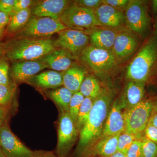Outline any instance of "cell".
Masks as SVG:
<instances>
[{"instance_id": "cell-1", "label": "cell", "mask_w": 157, "mask_h": 157, "mask_svg": "<svg viewBox=\"0 0 157 157\" xmlns=\"http://www.w3.org/2000/svg\"><path fill=\"white\" fill-rule=\"evenodd\" d=\"M113 97L112 91L103 90L101 94L94 101L89 117L79 133L76 157L82 156L93 142L101 137Z\"/></svg>"}, {"instance_id": "cell-2", "label": "cell", "mask_w": 157, "mask_h": 157, "mask_svg": "<svg viewBox=\"0 0 157 157\" xmlns=\"http://www.w3.org/2000/svg\"><path fill=\"white\" fill-rule=\"evenodd\" d=\"M157 71V28L140 47L127 68V78L132 81L146 82Z\"/></svg>"}, {"instance_id": "cell-3", "label": "cell", "mask_w": 157, "mask_h": 157, "mask_svg": "<svg viewBox=\"0 0 157 157\" xmlns=\"http://www.w3.org/2000/svg\"><path fill=\"white\" fill-rule=\"evenodd\" d=\"M56 48L50 38H17L7 44L5 54L14 63L39 60Z\"/></svg>"}, {"instance_id": "cell-4", "label": "cell", "mask_w": 157, "mask_h": 157, "mask_svg": "<svg viewBox=\"0 0 157 157\" xmlns=\"http://www.w3.org/2000/svg\"><path fill=\"white\" fill-rule=\"evenodd\" d=\"M155 102L151 99L143 100L139 104L124 113V132L145 137L144 132L150 120Z\"/></svg>"}, {"instance_id": "cell-5", "label": "cell", "mask_w": 157, "mask_h": 157, "mask_svg": "<svg viewBox=\"0 0 157 157\" xmlns=\"http://www.w3.org/2000/svg\"><path fill=\"white\" fill-rule=\"evenodd\" d=\"M126 26L128 29L139 36L148 32L151 23L147 2L141 0H130L125 9Z\"/></svg>"}, {"instance_id": "cell-6", "label": "cell", "mask_w": 157, "mask_h": 157, "mask_svg": "<svg viewBox=\"0 0 157 157\" xmlns=\"http://www.w3.org/2000/svg\"><path fill=\"white\" fill-rule=\"evenodd\" d=\"M68 29L60 21L47 17H31L26 25L17 33V38L45 39Z\"/></svg>"}, {"instance_id": "cell-7", "label": "cell", "mask_w": 157, "mask_h": 157, "mask_svg": "<svg viewBox=\"0 0 157 157\" xmlns=\"http://www.w3.org/2000/svg\"><path fill=\"white\" fill-rule=\"evenodd\" d=\"M59 21L68 29L82 31L86 34L96 28L101 27L94 11L73 5L65 10Z\"/></svg>"}, {"instance_id": "cell-8", "label": "cell", "mask_w": 157, "mask_h": 157, "mask_svg": "<svg viewBox=\"0 0 157 157\" xmlns=\"http://www.w3.org/2000/svg\"><path fill=\"white\" fill-rule=\"evenodd\" d=\"M78 58L88 67L98 73H105L112 70L118 60L111 51L92 45L85 48Z\"/></svg>"}, {"instance_id": "cell-9", "label": "cell", "mask_w": 157, "mask_h": 157, "mask_svg": "<svg viewBox=\"0 0 157 157\" xmlns=\"http://www.w3.org/2000/svg\"><path fill=\"white\" fill-rule=\"evenodd\" d=\"M76 124L69 112L62 111L58 124L57 157H67L78 136Z\"/></svg>"}, {"instance_id": "cell-10", "label": "cell", "mask_w": 157, "mask_h": 157, "mask_svg": "<svg viewBox=\"0 0 157 157\" xmlns=\"http://www.w3.org/2000/svg\"><path fill=\"white\" fill-rule=\"evenodd\" d=\"M89 42V36L84 32L68 29L59 33L54 40V45L56 48L69 51L74 57L78 58Z\"/></svg>"}, {"instance_id": "cell-11", "label": "cell", "mask_w": 157, "mask_h": 157, "mask_svg": "<svg viewBox=\"0 0 157 157\" xmlns=\"http://www.w3.org/2000/svg\"><path fill=\"white\" fill-rule=\"evenodd\" d=\"M0 147L5 157H36L38 153L25 145L6 123L3 124L0 131Z\"/></svg>"}, {"instance_id": "cell-12", "label": "cell", "mask_w": 157, "mask_h": 157, "mask_svg": "<svg viewBox=\"0 0 157 157\" xmlns=\"http://www.w3.org/2000/svg\"><path fill=\"white\" fill-rule=\"evenodd\" d=\"M139 42L136 34L123 28L118 31L111 51L117 59L126 58L136 50Z\"/></svg>"}, {"instance_id": "cell-13", "label": "cell", "mask_w": 157, "mask_h": 157, "mask_svg": "<svg viewBox=\"0 0 157 157\" xmlns=\"http://www.w3.org/2000/svg\"><path fill=\"white\" fill-rule=\"evenodd\" d=\"M94 12L101 27L119 29L126 25L124 13L121 9L102 4Z\"/></svg>"}, {"instance_id": "cell-14", "label": "cell", "mask_w": 157, "mask_h": 157, "mask_svg": "<svg viewBox=\"0 0 157 157\" xmlns=\"http://www.w3.org/2000/svg\"><path fill=\"white\" fill-rule=\"evenodd\" d=\"M67 0H44L36 2L32 14L38 17H47L59 21L65 10L73 5Z\"/></svg>"}, {"instance_id": "cell-15", "label": "cell", "mask_w": 157, "mask_h": 157, "mask_svg": "<svg viewBox=\"0 0 157 157\" xmlns=\"http://www.w3.org/2000/svg\"><path fill=\"white\" fill-rule=\"evenodd\" d=\"M48 68L47 65L39 60L15 62L11 66V74L16 82H26L40 71Z\"/></svg>"}, {"instance_id": "cell-16", "label": "cell", "mask_w": 157, "mask_h": 157, "mask_svg": "<svg viewBox=\"0 0 157 157\" xmlns=\"http://www.w3.org/2000/svg\"><path fill=\"white\" fill-rule=\"evenodd\" d=\"M122 109L120 102H113L105 121L101 137L120 135L124 132L125 124Z\"/></svg>"}, {"instance_id": "cell-17", "label": "cell", "mask_w": 157, "mask_h": 157, "mask_svg": "<svg viewBox=\"0 0 157 157\" xmlns=\"http://www.w3.org/2000/svg\"><path fill=\"white\" fill-rule=\"evenodd\" d=\"M75 58L69 51L57 48L39 60L54 71L63 72L73 66Z\"/></svg>"}, {"instance_id": "cell-18", "label": "cell", "mask_w": 157, "mask_h": 157, "mask_svg": "<svg viewBox=\"0 0 157 157\" xmlns=\"http://www.w3.org/2000/svg\"><path fill=\"white\" fill-rule=\"evenodd\" d=\"M145 84L144 82L130 80L121 97L120 104L122 108L128 110L143 101Z\"/></svg>"}, {"instance_id": "cell-19", "label": "cell", "mask_w": 157, "mask_h": 157, "mask_svg": "<svg viewBox=\"0 0 157 157\" xmlns=\"http://www.w3.org/2000/svg\"><path fill=\"white\" fill-rule=\"evenodd\" d=\"M118 30L113 29L98 27L87 34L91 45L98 48L111 51Z\"/></svg>"}, {"instance_id": "cell-20", "label": "cell", "mask_w": 157, "mask_h": 157, "mask_svg": "<svg viewBox=\"0 0 157 157\" xmlns=\"http://www.w3.org/2000/svg\"><path fill=\"white\" fill-rule=\"evenodd\" d=\"M63 86L73 94L79 91L80 86L86 77V71L78 65H73L69 69L61 72Z\"/></svg>"}, {"instance_id": "cell-21", "label": "cell", "mask_w": 157, "mask_h": 157, "mask_svg": "<svg viewBox=\"0 0 157 157\" xmlns=\"http://www.w3.org/2000/svg\"><path fill=\"white\" fill-rule=\"evenodd\" d=\"M28 82L42 89H56L63 85L62 73L49 70L42 72L32 77Z\"/></svg>"}, {"instance_id": "cell-22", "label": "cell", "mask_w": 157, "mask_h": 157, "mask_svg": "<svg viewBox=\"0 0 157 157\" xmlns=\"http://www.w3.org/2000/svg\"><path fill=\"white\" fill-rule=\"evenodd\" d=\"M119 135L101 137L91 151L86 152L81 157H90L91 155L101 157L110 156L117 151L118 138Z\"/></svg>"}, {"instance_id": "cell-23", "label": "cell", "mask_w": 157, "mask_h": 157, "mask_svg": "<svg viewBox=\"0 0 157 157\" xmlns=\"http://www.w3.org/2000/svg\"><path fill=\"white\" fill-rule=\"evenodd\" d=\"M31 8L10 14V20L7 27L9 33H13L22 29L29 22L32 14Z\"/></svg>"}, {"instance_id": "cell-24", "label": "cell", "mask_w": 157, "mask_h": 157, "mask_svg": "<svg viewBox=\"0 0 157 157\" xmlns=\"http://www.w3.org/2000/svg\"><path fill=\"white\" fill-rule=\"evenodd\" d=\"M49 97L62 111L69 112V105L73 93L67 88H58L49 92Z\"/></svg>"}, {"instance_id": "cell-25", "label": "cell", "mask_w": 157, "mask_h": 157, "mask_svg": "<svg viewBox=\"0 0 157 157\" xmlns=\"http://www.w3.org/2000/svg\"><path fill=\"white\" fill-rule=\"evenodd\" d=\"M103 90L95 78L92 76H88L82 83L79 92L85 98H91L94 101L101 94Z\"/></svg>"}, {"instance_id": "cell-26", "label": "cell", "mask_w": 157, "mask_h": 157, "mask_svg": "<svg viewBox=\"0 0 157 157\" xmlns=\"http://www.w3.org/2000/svg\"><path fill=\"white\" fill-rule=\"evenodd\" d=\"M94 100L88 98H85L78 111L76 125L78 131L80 130L86 122L92 108Z\"/></svg>"}, {"instance_id": "cell-27", "label": "cell", "mask_w": 157, "mask_h": 157, "mask_svg": "<svg viewBox=\"0 0 157 157\" xmlns=\"http://www.w3.org/2000/svg\"><path fill=\"white\" fill-rule=\"evenodd\" d=\"M144 138L127 132H123L120 134L118 138L117 151L121 152L126 154L135 140H142Z\"/></svg>"}, {"instance_id": "cell-28", "label": "cell", "mask_w": 157, "mask_h": 157, "mask_svg": "<svg viewBox=\"0 0 157 157\" xmlns=\"http://www.w3.org/2000/svg\"><path fill=\"white\" fill-rule=\"evenodd\" d=\"M85 97L80 92L74 93L70 100L69 113L76 124L78 111Z\"/></svg>"}, {"instance_id": "cell-29", "label": "cell", "mask_w": 157, "mask_h": 157, "mask_svg": "<svg viewBox=\"0 0 157 157\" xmlns=\"http://www.w3.org/2000/svg\"><path fill=\"white\" fill-rule=\"evenodd\" d=\"M142 157H157V144L144 137L142 140Z\"/></svg>"}, {"instance_id": "cell-30", "label": "cell", "mask_w": 157, "mask_h": 157, "mask_svg": "<svg viewBox=\"0 0 157 157\" xmlns=\"http://www.w3.org/2000/svg\"><path fill=\"white\" fill-rule=\"evenodd\" d=\"M14 89L11 85L0 84V106H7L11 102Z\"/></svg>"}, {"instance_id": "cell-31", "label": "cell", "mask_w": 157, "mask_h": 157, "mask_svg": "<svg viewBox=\"0 0 157 157\" xmlns=\"http://www.w3.org/2000/svg\"><path fill=\"white\" fill-rule=\"evenodd\" d=\"M102 4L101 0H76L73 2V6L93 11H95Z\"/></svg>"}, {"instance_id": "cell-32", "label": "cell", "mask_w": 157, "mask_h": 157, "mask_svg": "<svg viewBox=\"0 0 157 157\" xmlns=\"http://www.w3.org/2000/svg\"><path fill=\"white\" fill-rule=\"evenodd\" d=\"M9 64L3 59H0V84L10 85Z\"/></svg>"}, {"instance_id": "cell-33", "label": "cell", "mask_w": 157, "mask_h": 157, "mask_svg": "<svg viewBox=\"0 0 157 157\" xmlns=\"http://www.w3.org/2000/svg\"><path fill=\"white\" fill-rule=\"evenodd\" d=\"M126 157H142V141L135 140L126 154Z\"/></svg>"}, {"instance_id": "cell-34", "label": "cell", "mask_w": 157, "mask_h": 157, "mask_svg": "<svg viewBox=\"0 0 157 157\" xmlns=\"http://www.w3.org/2000/svg\"><path fill=\"white\" fill-rule=\"evenodd\" d=\"M35 3L36 1L31 0H15L13 11L9 15L31 8V6H34Z\"/></svg>"}, {"instance_id": "cell-35", "label": "cell", "mask_w": 157, "mask_h": 157, "mask_svg": "<svg viewBox=\"0 0 157 157\" xmlns=\"http://www.w3.org/2000/svg\"><path fill=\"white\" fill-rule=\"evenodd\" d=\"M144 135L147 139L157 144V128L149 121L144 130Z\"/></svg>"}, {"instance_id": "cell-36", "label": "cell", "mask_w": 157, "mask_h": 157, "mask_svg": "<svg viewBox=\"0 0 157 157\" xmlns=\"http://www.w3.org/2000/svg\"><path fill=\"white\" fill-rule=\"evenodd\" d=\"M130 0H103V4H106L116 9H125Z\"/></svg>"}, {"instance_id": "cell-37", "label": "cell", "mask_w": 157, "mask_h": 157, "mask_svg": "<svg viewBox=\"0 0 157 157\" xmlns=\"http://www.w3.org/2000/svg\"><path fill=\"white\" fill-rule=\"evenodd\" d=\"M15 0H0V11L10 14L14 8Z\"/></svg>"}, {"instance_id": "cell-38", "label": "cell", "mask_w": 157, "mask_h": 157, "mask_svg": "<svg viewBox=\"0 0 157 157\" xmlns=\"http://www.w3.org/2000/svg\"><path fill=\"white\" fill-rule=\"evenodd\" d=\"M10 20L9 14L0 11V30H3L4 28L8 25Z\"/></svg>"}, {"instance_id": "cell-39", "label": "cell", "mask_w": 157, "mask_h": 157, "mask_svg": "<svg viewBox=\"0 0 157 157\" xmlns=\"http://www.w3.org/2000/svg\"><path fill=\"white\" fill-rule=\"evenodd\" d=\"M149 122L157 128V110L154 109V107Z\"/></svg>"}, {"instance_id": "cell-40", "label": "cell", "mask_w": 157, "mask_h": 157, "mask_svg": "<svg viewBox=\"0 0 157 157\" xmlns=\"http://www.w3.org/2000/svg\"><path fill=\"white\" fill-rule=\"evenodd\" d=\"M36 157H57V156L50 152L38 151V153Z\"/></svg>"}, {"instance_id": "cell-41", "label": "cell", "mask_w": 157, "mask_h": 157, "mask_svg": "<svg viewBox=\"0 0 157 157\" xmlns=\"http://www.w3.org/2000/svg\"><path fill=\"white\" fill-rule=\"evenodd\" d=\"M152 12L155 18L157 15V0H153L151 2Z\"/></svg>"}, {"instance_id": "cell-42", "label": "cell", "mask_w": 157, "mask_h": 157, "mask_svg": "<svg viewBox=\"0 0 157 157\" xmlns=\"http://www.w3.org/2000/svg\"><path fill=\"white\" fill-rule=\"evenodd\" d=\"M7 47V44L0 42V56L6 53Z\"/></svg>"}, {"instance_id": "cell-43", "label": "cell", "mask_w": 157, "mask_h": 157, "mask_svg": "<svg viewBox=\"0 0 157 157\" xmlns=\"http://www.w3.org/2000/svg\"><path fill=\"white\" fill-rule=\"evenodd\" d=\"M108 157H126V154L121 152L117 151L115 153Z\"/></svg>"}, {"instance_id": "cell-44", "label": "cell", "mask_w": 157, "mask_h": 157, "mask_svg": "<svg viewBox=\"0 0 157 157\" xmlns=\"http://www.w3.org/2000/svg\"><path fill=\"white\" fill-rule=\"evenodd\" d=\"M6 115V111L2 106H0V119L3 120Z\"/></svg>"}, {"instance_id": "cell-45", "label": "cell", "mask_w": 157, "mask_h": 157, "mask_svg": "<svg viewBox=\"0 0 157 157\" xmlns=\"http://www.w3.org/2000/svg\"><path fill=\"white\" fill-rule=\"evenodd\" d=\"M157 28V15L155 18L154 22V28Z\"/></svg>"}, {"instance_id": "cell-46", "label": "cell", "mask_w": 157, "mask_h": 157, "mask_svg": "<svg viewBox=\"0 0 157 157\" xmlns=\"http://www.w3.org/2000/svg\"><path fill=\"white\" fill-rule=\"evenodd\" d=\"M0 157H5L1 147H0Z\"/></svg>"}, {"instance_id": "cell-47", "label": "cell", "mask_w": 157, "mask_h": 157, "mask_svg": "<svg viewBox=\"0 0 157 157\" xmlns=\"http://www.w3.org/2000/svg\"><path fill=\"white\" fill-rule=\"evenodd\" d=\"M3 30H0V39L3 37Z\"/></svg>"}, {"instance_id": "cell-48", "label": "cell", "mask_w": 157, "mask_h": 157, "mask_svg": "<svg viewBox=\"0 0 157 157\" xmlns=\"http://www.w3.org/2000/svg\"><path fill=\"white\" fill-rule=\"evenodd\" d=\"M3 120H2L0 119V131H1V128H2V126L3 124Z\"/></svg>"}, {"instance_id": "cell-49", "label": "cell", "mask_w": 157, "mask_h": 157, "mask_svg": "<svg viewBox=\"0 0 157 157\" xmlns=\"http://www.w3.org/2000/svg\"><path fill=\"white\" fill-rule=\"evenodd\" d=\"M154 109L157 110V102H155L154 106Z\"/></svg>"}, {"instance_id": "cell-50", "label": "cell", "mask_w": 157, "mask_h": 157, "mask_svg": "<svg viewBox=\"0 0 157 157\" xmlns=\"http://www.w3.org/2000/svg\"><path fill=\"white\" fill-rule=\"evenodd\" d=\"M157 72H156V73H157Z\"/></svg>"}]
</instances>
